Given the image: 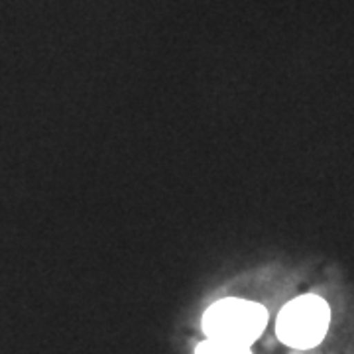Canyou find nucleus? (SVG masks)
Instances as JSON below:
<instances>
[{
	"label": "nucleus",
	"mask_w": 354,
	"mask_h": 354,
	"mask_svg": "<svg viewBox=\"0 0 354 354\" xmlns=\"http://www.w3.org/2000/svg\"><path fill=\"white\" fill-rule=\"evenodd\" d=\"M268 311L264 305L227 297L213 304L203 315L207 339L250 346L266 329Z\"/></svg>",
	"instance_id": "nucleus-1"
},
{
	"label": "nucleus",
	"mask_w": 354,
	"mask_h": 354,
	"mask_svg": "<svg viewBox=\"0 0 354 354\" xmlns=\"http://www.w3.org/2000/svg\"><path fill=\"white\" fill-rule=\"evenodd\" d=\"M330 323V309L319 295H301L278 315L279 341L293 348H311L323 341Z\"/></svg>",
	"instance_id": "nucleus-2"
},
{
	"label": "nucleus",
	"mask_w": 354,
	"mask_h": 354,
	"mask_svg": "<svg viewBox=\"0 0 354 354\" xmlns=\"http://www.w3.org/2000/svg\"><path fill=\"white\" fill-rule=\"evenodd\" d=\"M195 354H252L250 346H242V344H230V342H218V341H203L197 344Z\"/></svg>",
	"instance_id": "nucleus-3"
}]
</instances>
